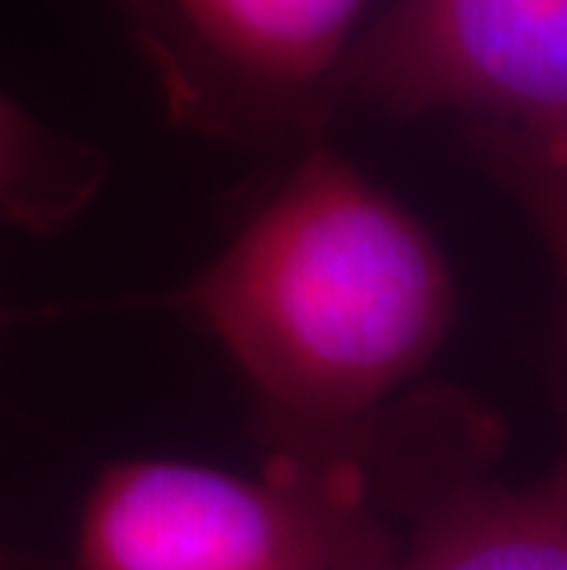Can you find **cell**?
<instances>
[{"label": "cell", "instance_id": "cell-1", "mask_svg": "<svg viewBox=\"0 0 567 570\" xmlns=\"http://www.w3.org/2000/svg\"><path fill=\"white\" fill-rule=\"evenodd\" d=\"M177 298L236 361L273 460L299 464H354L365 428L453 321L431 233L324 144Z\"/></svg>", "mask_w": 567, "mask_h": 570}, {"label": "cell", "instance_id": "cell-2", "mask_svg": "<svg viewBox=\"0 0 567 570\" xmlns=\"http://www.w3.org/2000/svg\"><path fill=\"white\" fill-rule=\"evenodd\" d=\"M394 552L358 464L299 460L258 479L123 460L96 479L78 530L81 570H388Z\"/></svg>", "mask_w": 567, "mask_h": 570}, {"label": "cell", "instance_id": "cell-3", "mask_svg": "<svg viewBox=\"0 0 567 570\" xmlns=\"http://www.w3.org/2000/svg\"><path fill=\"white\" fill-rule=\"evenodd\" d=\"M177 126L313 140L340 107L365 0H111Z\"/></svg>", "mask_w": 567, "mask_h": 570}, {"label": "cell", "instance_id": "cell-4", "mask_svg": "<svg viewBox=\"0 0 567 570\" xmlns=\"http://www.w3.org/2000/svg\"><path fill=\"white\" fill-rule=\"evenodd\" d=\"M343 104L567 144V0H394L350 48Z\"/></svg>", "mask_w": 567, "mask_h": 570}, {"label": "cell", "instance_id": "cell-5", "mask_svg": "<svg viewBox=\"0 0 567 570\" xmlns=\"http://www.w3.org/2000/svg\"><path fill=\"white\" fill-rule=\"evenodd\" d=\"M388 570H567V460L527 487L439 497Z\"/></svg>", "mask_w": 567, "mask_h": 570}, {"label": "cell", "instance_id": "cell-6", "mask_svg": "<svg viewBox=\"0 0 567 570\" xmlns=\"http://www.w3.org/2000/svg\"><path fill=\"white\" fill-rule=\"evenodd\" d=\"M96 144L33 118L0 92V217L27 233H59L89 210L107 180Z\"/></svg>", "mask_w": 567, "mask_h": 570}, {"label": "cell", "instance_id": "cell-7", "mask_svg": "<svg viewBox=\"0 0 567 570\" xmlns=\"http://www.w3.org/2000/svg\"><path fill=\"white\" fill-rule=\"evenodd\" d=\"M472 151L546 239L557 258L567 306V144H546L498 126H472Z\"/></svg>", "mask_w": 567, "mask_h": 570}]
</instances>
